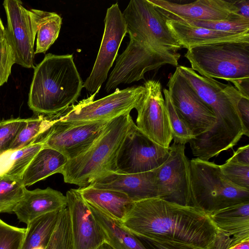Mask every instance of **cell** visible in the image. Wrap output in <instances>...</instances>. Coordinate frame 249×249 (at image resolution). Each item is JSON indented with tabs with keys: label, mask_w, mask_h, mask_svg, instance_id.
Returning a JSON list of instances; mask_svg holds the SVG:
<instances>
[{
	"label": "cell",
	"mask_w": 249,
	"mask_h": 249,
	"mask_svg": "<svg viewBox=\"0 0 249 249\" xmlns=\"http://www.w3.org/2000/svg\"><path fill=\"white\" fill-rule=\"evenodd\" d=\"M138 238L172 242L211 249L218 231L210 215L196 207L160 198L133 203L120 222Z\"/></svg>",
	"instance_id": "obj_1"
},
{
	"label": "cell",
	"mask_w": 249,
	"mask_h": 249,
	"mask_svg": "<svg viewBox=\"0 0 249 249\" xmlns=\"http://www.w3.org/2000/svg\"><path fill=\"white\" fill-rule=\"evenodd\" d=\"M83 88L72 54L49 53L34 68L28 105L37 114L54 116L76 102Z\"/></svg>",
	"instance_id": "obj_2"
},
{
	"label": "cell",
	"mask_w": 249,
	"mask_h": 249,
	"mask_svg": "<svg viewBox=\"0 0 249 249\" xmlns=\"http://www.w3.org/2000/svg\"><path fill=\"white\" fill-rule=\"evenodd\" d=\"M176 68L215 114V123L203 135L204 141L220 148L236 144L245 131L238 109V102L244 96L230 82L225 84L203 76L186 66H179Z\"/></svg>",
	"instance_id": "obj_3"
},
{
	"label": "cell",
	"mask_w": 249,
	"mask_h": 249,
	"mask_svg": "<svg viewBox=\"0 0 249 249\" xmlns=\"http://www.w3.org/2000/svg\"><path fill=\"white\" fill-rule=\"evenodd\" d=\"M130 113L109 121L87 151L68 160L60 173L65 182L86 187L102 176L115 172L118 151L133 121Z\"/></svg>",
	"instance_id": "obj_4"
},
{
	"label": "cell",
	"mask_w": 249,
	"mask_h": 249,
	"mask_svg": "<svg viewBox=\"0 0 249 249\" xmlns=\"http://www.w3.org/2000/svg\"><path fill=\"white\" fill-rule=\"evenodd\" d=\"M191 68L208 78L232 83L237 88L249 81V42H224L187 50Z\"/></svg>",
	"instance_id": "obj_5"
},
{
	"label": "cell",
	"mask_w": 249,
	"mask_h": 249,
	"mask_svg": "<svg viewBox=\"0 0 249 249\" xmlns=\"http://www.w3.org/2000/svg\"><path fill=\"white\" fill-rule=\"evenodd\" d=\"M189 206L210 214L249 202V190L236 187L223 176L220 165L198 158L189 160Z\"/></svg>",
	"instance_id": "obj_6"
},
{
	"label": "cell",
	"mask_w": 249,
	"mask_h": 249,
	"mask_svg": "<svg viewBox=\"0 0 249 249\" xmlns=\"http://www.w3.org/2000/svg\"><path fill=\"white\" fill-rule=\"evenodd\" d=\"M99 90L77 105H72L63 111L51 117L68 123H87L110 121L136 109L146 94L145 87H132L123 89H116L112 93L94 101Z\"/></svg>",
	"instance_id": "obj_7"
},
{
	"label": "cell",
	"mask_w": 249,
	"mask_h": 249,
	"mask_svg": "<svg viewBox=\"0 0 249 249\" xmlns=\"http://www.w3.org/2000/svg\"><path fill=\"white\" fill-rule=\"evenodd\" d=\"M131 39L160 51L182 48L169 30L167 18L149 0H131L122 13Z\"/></svg>",
	"instance_id": "obj_8"
},
{
	"label": "cell",
	"mask_w": 249,
	"mask_h": 249,
	"mask_svg": "<svg viewBox=\"0 0 249 249\" xmlns=\"http://www.w3.org/2000/svg\"><path fill=\"white\" fill-rule=\"evenodd\" d=\"M180 54L176 52L155 50L130 38L129 43L118 57L105 89L109 92L121 84H130L144 79L149 71L165 65H178Z\"/></svg>",
	"instance_id": "obj_9"
},
{
	"label": "cell",
	"mask_w": 249,
	"mask_h": 249,
	"mask_svg": "<svg viewBox=\"0 0 249 249\" xmlns=\"http://www.w3.org/2000/svg\"><path fill=\"white\" fill-rule=\"evenodd\" d=\"M169 150L151 140L132 121L117 156L115 172L134 174L155 170L167 160Z\"/></svg>",
	"instance_id": "obj_10"
},
{
	"label": "cell",
	"mask_w": 249,
	"mask_h": 249,
	"mask_svg": "<svg viewBox=\"0 0 249 249\" xmlns=\"http://www.w3.org/2000/svg\"><path fill=\"white\" fill-rule=\"evenodd\" d=\"M3 6L7 18L6 34L13 50L16 63L34 69V44L41 10H28L19 0H5Z\"/></svg>",
	"instance_id": "obj_11"
},
{
	"label": "cell",
	"mask_w": 249,
	"mask_h": 249,
	"mask_svg": "<svg viewBox=\"0 0 249 249\" xmlns=\"http://www.w3.org/2000/svg\"><path fill=\"white\" fill-rule=\"evenodd\" d=\"M167 85L174 108L192 132L194 138L213 128L216 122L213 111L199 97L177 68L170 77Z\"/></svg>",
	"instance_id": "obj_12"
},
{
	"label": "cell",
	"mask_w": 249,
	"mask_h": 249,
	"mask_svg": "<svg viewBox=\"0 0 249 249\" xmlns=\"http://www.w3.org/2000/svg\"><path fill=\"white\" fill-rule=\"evenodd\" d=\"M51 119L53 121L52 125L37 141L41 142L44 147L59 151L69 160L87 151L109 121L68 123Z\"/></svg>",
	"instance_id": "obj_13"
},
{
	"label": "cell",
	"mask_w": 249,
	"mask_h": 249,
	"mask_svg": "<svg viewBox=\"0 0 249 249\" xmlns=\"http://www.w3.org/2000/svg\"><path fill=\"white\" fill-rule=\"evenodd\" d=\"M104 23V32L96 59L90 75L83 83V88L91 93L100 90L107 80L122 41L127 33L126 24L117 3L107 9Z\"/></svg>",
	"instance_id": "obj_14"
},
{
	"label": "cell",
	"mask_w": 249,
	"mask_h": 249,
	"mask_svg": "<svg viewBox=\"0 0 249 249\" xmlns=\"http://www.w3.org/2000/svg\"><path fill=\"white\" fill-rule=\"evenodd\" d=\"M185 145L173 142L167 160L155 169L158 198L189 206L190 195L189 160Z\"/></svg>",
	"instance_id": "obj_15"
},
{
	"label": "cell",
	"mask_w": 249,
	"mask_h": 249,
	"mask_svg": "<svg viewBox=\"0 0 249 249\" xmlns=\"http://www.w3.org/2000/svg\"><path fill=\"white\" fill-rule=\"evenodd\" d=\"M146 94L138 107L137 127L160 146L168 148L173 140L172 131L161 85L158 80H148L144 83Z\"/></svg>",
	"instance_id": "obj_16"
},
{
	"label": "cell",
	"mask_w": 249,
	"mask_h": 249,
	"mask_svg": "<svg viewBox=\"0 0 249 249\" xmlns=\"http://www.w3.org/2000/svg\"><path fill=\"white\" fill-rule=\"evenodd\" d=\"M74 249H97L106 239L79 189H71L66 195Z\"/></svg>",
	"instance_id": "obj_17"
},
{
	"label": "cell",
	"mask_w": 249,
	"mask_h": 249,
	"mask_svg": "<svg viewBox=\"0 0 249 249\" xmlns=\"http://www.w3.org/2000/svg\"><path fill=\"white\" fill-rule=\"evenodd\" d=\"M167 19H188L219 20L238 13L235 1L197 0L187 3H178L165 0H149Z\"/></svg>",
	"instance_id": "obj_18"
},
{
	"label": "cell",
	"mask_w": 249,
	"mask_h": 249,
	"mask_svg": "<svg viewBox=\"0 0 249 249\" xmlns=\"http://www.w3.org/2000/svg\"><path fill=\"white\" fill-rule=\"evenodd\" d=\"M88 186L120 191L134 202L158 198L155 169L134 174L108 172Z\"/></svg>",
	"instance_id": "obj_19"
},
{
	"label": "cell",
	"mask_w": 249,
	"mask_h": 249,
	"mask_svg": "<svg viewBox=\"0 0 249 249\" xmlns=\"http://www.w3.org/2000/svg\"><path fill=\"white\" fill-rule=\"evenodd\" d=\"M209 215L218 231L213 249H228L249 239V202L229 206Z\"/></svg>",
	"instance_id": "obj_20"
},
{
	"label": "cell",
	"mask_w": 249,
	"mask_h": 249,
	"mask_svg": "<svg viewBox=\"0 0 249 249\" xmlns=\"http://www.w3.org/2000/svg\"><path fill=\"white\" fill-rule=\"evenodd\" d=\"M67 206L66 196L48 187L44 189L26 190L22 199L14 208L13 213L18 220L27 225L44 214L59 212Z\"/></svg>",
	"instance_id": "obj_21"
},
{
	"label": "cell",
	"mask_w": 249,
	"mask_h": 249,
	"mask_svg": "<svg viewBox=\"0 0 249 249\" xmlns=\"http://www.w3.org/2000/svg\"><path fill=\"white\" fill-rule=\"evenodd\" d=\"M166 25L182 48L224 42H249V33L235 34L210 30L173 19H167Z\"/></svg>",
	"instance_id": "obj_22"
},
{
	"label": "cell",
	"mask_w": 249,
	"mask_h": 249,
	"mask_svg": "<svg viewBox=\"0 0 249 249\" xmlns=\"http://www.w3.org/2000/svg\"><path fill=\"white\" fill-rule=\"evenodd\" d=\"M79 190L86 202L95 206L119 222L124 219L134 203L120 191L90 186L79 188Z\"/></svg>",
	"instance_id": "obj_23"
},
{
	"label": "cell",
	"mask_w": 249,
	"mask_h": 249,
	"mask_svg": "<svg viewBox=\"0 0 249 249\" xmlns=\"http://www.w3.org/2000/svg\"><path fill=\"white\" fill-rule=\"evenodd\" d=\"M64 155L53 149L43 147L33 158L21 177L26 187L49 176L60 174L68 161Z\"/></svg>",
	"instance_id": "obj_24"
},
{
	"label": "cell",
	"mask_w": 249,
	"mask_h": 249,
	"mask_svg": "<svg viewBox=\"0 0 249 249\" xmlns=\"http://www.w3.org/2000/svg\"><path fill=\"white\" fill-rule=\"evenodd\" d=\"M86 203L101 227L106 242L112 249H147L139 238L126 230L119 222L95 206Z\"/></svg>",
	"instance_id": "obj_25"
},
{
	"label": "cell",
	"mask_w": 249,
	"mask_h": 249,
	"mask_svg": "<svg viewBox=\"0 0 249 249\" xmlns=\"http://www.w3.org/2000/svg\"><path fill=\"white\" fill-rule=\"evenodd\" d=\"M60 211L44 214L28 224L20 249H46L55 227Z\"/></svg>",
	"instance_id": "obj_26"
},
{
	"label": "cell",
	"mask_w": 249,
	"mask_h": 249,
	"mask_svg": "<svg viewBox=\"0 0 249 249\" xmlns=\"http://www.w3.org/2000/svg\"><path fill=\"white\" fill-rule=\"evenodd\" d=\"M62 18L54 12L41 10L38 20L36 49L35 54L45 53L57 39Z\"/></svg>",
	"instance_id": "obj_27"
},
{
	"label": "cell",
	"mask_w": 249,
	"mask_h": 249,
	"mask_svg": "<svg viewBox=\"0 0 249 249\" xmlns=\"http://www.w3.org/2000/svg\"><path fill=\"white\" fill-rule=\"evenodd\" d=\"M53 123L50 117L42 115L36 118H28L26 125L19 132L8 151L21 149L36 142L51 127Z\"/></svg>",
	"instance_id": "obj_28"
},
{
	"label": "cell",
	"mask_w": 249,
	"mask_h": 249,
	"mask_svg": "<svg viewBox=\"0 0 249 249\" xmlns=\"http://www.w3.org/2000/svg\"><path fill=\"white\" fill-rule=\"evenodd\" d=\"M176 20L189 24L218 31L235 34L249 33V19L238 13L233 14L228 18L219 20H199L179 19Z\"/></svg>",
	"instance_id": "obj_29"
},
{
	"label": "cell",
	"mask_w": 249,
	"mask_h": 249,
	"mask_svg": "<svg viewBox=\"0 0 249 249\" xmlns=\"http://www.w3.org/2000/svg\"><path fill=\"white\" fill-rule=\"evenodd\" d=\"M26 189L21 178L2 176L0 179V213H13Z\"/></svg>",
	"instance_id": "obj_30"
},
{
	"label": "cell",
	"mask_w": 249,
	"mask_h": 249,
	"mask_svg": "<svg viewBox=\"0 0 249 249\" xmlns=\"http://www.w3.org/2000/svg\"><path fill=\"white\" fill-rule=\"evenodd\" d=\"M46 249H74L67 206L60 211L57 223Z\"/></svg>",
	"instance_id": "obj_31"
},
{
	"label": "cell",
	"mask_w": 249,
	"mask_h": 249,
	"mask_svg": "<svg viewBox=\"0 0 249 249\" xmlns=\"http://www.w3.org/2000/svg\"><path fill=\"white\" fill-rule=\"evenodd\" d=\"M165 104L172 128L174 142L185 145L194 138L187 125L177 112L172 104L167 89L163 90Z\"/></svg>",
	"instance_id": "obj_32"
},
{
	"label": "cell",
	"mask_w": 249,
	"mask_h": 249,
	"mask_svg": "<svg viewBox=\"0 0 249 249\" xmlns=\"http://www.w3.org/2000/svg\"><path fill=\"white\" fill-rule=\"evenodd\" d=\"M43 147L41 142L36 141L23 148L12 151L11 166L3 176L21 179L23 173L30 162Z\"/></svg>",
	"instance_id": "obj_33"
},
{
	"label": "cell",
	"mask_w": 249,
	"mask_h": 249,
	"mask_svg": "<svg viewBox=\"0 0 249 249\" xmlns=\"http://www.w3.org/2000/svg\"><path fill=\"white\" fill-rule=\"evenodd\" d=\"M220 167L223 176L231 184L249 190V165L227 160Z\"/></svg>",
	"instance_id": "obj_34"
},
{
	"label": "cell",
	"mask_w": 249,
	"mask_h": 249,
	"mask_svg": "<svg viewBox=\"0 0 249 249\" xmlns=\"http://www.w3.org/2000/svg\"><path fill=\"white\" fill-rule=\"evenodd\" d=\"M28 119L11 118L0 122V155L8 151Z\"/></svg>",
	"instance_id": "obj_35"
},
{
	"label": "cell",
	"mask_w": 249,
	"mask_h": 249,
	"mask_svg": "<svg viewBox=\"0 0 249 249\" xmlns=\"http://www.w3.org/2000/svg\"><path fill=\"white\" fill-rule=\"evenodd\" d=\"M26 231L0 219V249H20Z\"/></svg>",
	"instance_id": "obj_36"
},
{
	"label": "cell",
	"mask_w": 249,
	"mask_h": 249,
	"mask_svg": "<svg viewBox=\"0 0 249 249\" xmlns=\"http://www.w3.org/2000/svg\"><path fill=\"white\" fill-rule=\"evenodd\" d=\"M15 63V54L6 34L0 40V87L7 82Z\"/></svg>",
	"instance_id": "obj_37"
},
{
	"label": "cell",
	"mask_w": 249,
	"mask_h": 249,
	"mask_svg": "<svg viewBox=\"0 0 249 249\" xmlns=\"http://www.w3.org/2000/svg\"><path fill=\"white\" fill-rule=\"evenodd\" d=\"M139 239L147 249H201L194 246L176 242L145 238Z\"/></svg>",
	"instance_id": "obj_38"
},
{
	"label": "cell",
	"mask_w": 249,
	"mask_h": 249,
	"mask_svg": "<svg viewBox=\"0 0 249 249\" xmlns=\"http://www.w3.org/2000/svg\"><path fill=\"white\" fill-rule=\"evenodd\" d=\"M238 109L247 136H249V99L242 97L238 103Z\"/></svg>",
	"instance_id": "obj_39"
},
{
	"label": "cell",
	"mask_w": 249,
	"mask_h": 249,
	"mask_svg": "<svg viewBox=\"0 0 249 249\" xmlns=\"http://www.w3.org/2000/svg\"><path fill=\"white\" fill-rule=\"evenodd\" d=\"M227 160L249 165V145L239 147Z\"/></svg>",
	"instance_id": "obj_40"
},
{
	"label": "cell",
	"mask_w": 249,
	"mask_h": 249,
	"mask_svg": "<svg viewBox=\"0 0 249 249\" xmlns=\"http://www.w3.org/2000/svg\"><path fill=\"white\" fill-rule=\"evenodd\" d=\"M235 4L239 10L238 14L244 18L249 19V0H236Z\"/></svg>",
	"instance_id": "obj_41"
},
{
	"label": "cell",
	"mask_w": 249,
	"mask_h": 249,
	"mask_svg": "<svg viewBox=\"0 0 249 249\" xmlns=\"http://www.w3.org/2000/svg\"><path fill=\"white\" fill-rule=\"evenodd\" d=\"M228 249H249V239L243 240Z\"/></svg>",
	"instance_id": "obj_42"
},
{
	"label": "cell",
	"mask_w": 249,
	"mask_h": 249,
	"mask_svg": "<svg viewBox=\"0 0 249 249\" xmlns=\"http://www.w3.org/2000/svg\"><path fill=\"white\" fill-rule=\"evenodd\" d=\"M6 35V30L0 18V40L4 37Z\"/></svg>",
	"instance_id": "obj_43"
},
{
	"label": "cell",
	"mask_w": 249,
	"mask_h": 249,
	"mask_svg": "<svg viewBox=\"0 0 249 249\" xmlns=\"http://www.w3.org/2000/svg\"><path fill=\"white\" fill-rule=\"evenodd\" d=\"M97 249H112V248L107 243L105 242Z\"/></svg>",
	"instance_id": "obj_44"
},
{
	"label": "cell",
	"mask_w": 249,
	"mask_h": 249,
	"mask_svg": "<svg viewBox=\"0 0 249 249\" xmlns=\"http://www.w3.org/2000/svg\"><path fill=\"white\" fill-rule=\"evenodd\" d=\"M1 177H0V179H1Z\"/></svg>",
	"instance_id": "obj_45"
},
{
	"label": "cell",
	"mask_w": 249,
	"mask_h": 249,
	"mask_svg": "<svg viewBox=\"0 0 249 249\" xmlns=\"http://www.w3.org/2000/svg\"><path fill=\"white\" fill-rule=\"evenodd\" d=\"M211 249H213L212 248Z\"/></svg>",
	"instance_id": "obj_46"
}]
</instances>
